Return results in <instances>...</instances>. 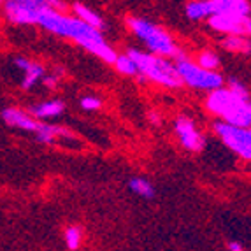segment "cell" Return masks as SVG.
Here are the masks:
<instances>
[{
	"label": "cell",
	"instance_id": "44dd1931",
	"mask_svg": "<svg viewBox=\"0 0 251 251\" xmlns=\"http://www.w3.org/2000/svg\"><path fill=\"white\" fill-rule=\"evenodd\" d=\"M81 243H83V232H81L79 226H69L67 230H65V244H67L69 250H79Z\"/></svg>",
	"mask_w": 251,
	"mask_h": 251
},
{
	"label": "cell",
	"instance_id": "ffe728a7",
	"mask_svg": "<svg viewBox=\"0 0 251 251\" xmlns=\"http://www.w3.org/2000/svg\"><path fill=\"white\" fill-rule=\"evenodd\" d=\"M197 65L205 71H218L220 67V58L214 51H202L197 58Z\"/></svg>",
	"mask_w": 251,
	"mask_h": 251
},
{
	"label": "cell",
	"instance_id": "52a82bcc",
	"mask_svg": "<svg viewBox=\"0 0 251 251\" xmlns=\"http://www.w3.org/2000/svg\"><path fill=\"white\" fill-rule=\"evenodd\" d=\"M213 30L225 35H248L251 28V18L235 13H214L209 18Z\"/></svg>",
	"mask_w": 251,
	"mask_h": 251
},
{
	"label": "cell",
	"instance_id": "30bf717a",
	"mask_svg": "<svg viewBox=\"0 0 251 251\" xmlns=\"http://www.w3.org/2000/svg\"><path fill=\"white\" fill-rule=\"evenodd\" d=\"M2 120L5 125L13 126L18 130H25V132H35L39 122L34 116H30L26 111L16 107H7L2 111Z\"/></svg>",
	"mask_w": 251,
	"mask_h": 251
},
{
	"label": "cell",
	"instance_id": "5bb4252c",
	"mask_svg": "<svg viewBox=\"0 0 251 251\" xmlns=\"http://www.w3.org/2000/svg\"><path fill=\"white\" fill-rule=\"evenodd\" d=\"M211 2H213L214 13H235L250 16V2L248 0H211Z\"/></svg>",
	"mask_w": 251,
	"mask_h": 251
},
{
	"label": "cell",
	"instance_id": "d6986e66",
	"mask_svg": "<svg viewBox=\"0 0 251 251\" xmlns=\"http://www.w3.org/2000/svg\"><path fill=\"white\" fill-rule=\"evenodd\" d=\"M113 65L116 67L118 72H122L125 75H137V67H135L134 60L130 58L128 54H118Z\"/></svg>",
	"mask_w": 251,
	"mask_h": 251
},
{
	"label": "cell",
	"instance_id": "484cf974",
	"mask_svg": "<svg viewBox=\"0 0 251 251\" xmlns=\"http://www.w3.org/2000/svg\"><path fill=\"white\" fill-rule=\"evenodd\" d=\"M18 2H26V4L37 5V7H48L46 0H18Z\"/></svg>",
	"mask_w": 251,
	"mask_h": 251
},
{
	"label": "cell",
	"instance_id": "9a60e30c",
	"mask_svg": "<svg viewBox=\"0 0 251 251\" xmlns=\"http://www.w3.org/2000/svg\"><path fill=\"white\" fill-rule=\"evenodd\" d=\"M214 13L213 2L211 0H193L186 5V16L193 21L207 20Z\"/></svg>",
	"mask_w": 251,
	"mask_h": 251
},
{
	"label": "cell",
	"instance_id": "cb8c5ba5",
	"mask_svg": "<svg viewBox=\"0 0 251 251\" xmlns=\"http://www.w3.org/2000/svg\"><path fill=\"white\" fill-rule=\"evenodd\" d=\"M58 79H60V72H56V74H50V75L44 74V77H42V81H44V84H46L48 88H56Z\"/></svg>",
	"mask_w": 251,
	"mask_h": 251
},
{
	"label": "cell",
	"instance_id": "83f0119b",
	"mask_svg": "<svg viewBox=\"0 0 251 251\" xmlns=\"http://www.w3.org/2000/svg\"><path fill=\"white\" fill-rule=\"evenodd\" d=\"M2 4H4V0H0V7H2Z\"/></svg>",
	"mask_w": 251,
	"mask_h": 251
},
{
	"label": "cell",
	"instance_id": "ac0fdd59",
	"mask_svg": "<svg viewBox=\"0 0 251 251\" xmlns=\"http://www.w3.org/2000/svg\"><path fill=\"white\" fill-rule=\"evenodd\" d=\"M223 48L234 53H250V41L246 35H226Z\"/></svg>",
	"mask_w": 251,
	"mask_h": 251
},
{
	"label": "cell",
	"instance_id": "d4e9b609",
	"mask_svg": "<svg viewBox=\"0 0 251 251\" xmlns=\"http://www.w3.org/2000/svg\"><path fill=\"white\" fill-rule=\"evenodd\" d=\"M226 248H228V251H244V246L239 241H230L226 244Z\"/></svg>",
	"mask_w": 251,
	"mask_h": 251
},
{
	"label": "cell",
	"instance_id": "3957f363",
	"mask_svg": "<svg viewBox=\"0 0 251 251\" xmlns=\"http://www.w3.org/2000/svg\"><path fill=\"white\" fill-rule=\"evenodd\" d=\"M126 54L134 60L141 81L150 79L156 84L167 86V88H179L181 86V79L176 72V67L167 58L153 53H144L139 50H128Z\"/></svg>",
	"mask_w": 251,
	"mask_h": 251
},
{
	"label": "cell",
	"instance_id": "7a4b0ae2",
	"mask_svg": "<svg viewBox=\"0 0 251 251\" xmlns=\"http://www.w3.org/2000/svg\"><path fill=\"white\" fill-rule=\"evenodd\" d=\"M207 109L211 113L222 118V122L232 123L235 126L250 128L251 125V104L248 90L241 81L230 79L228 88L211 90L207 102Z\"/></svg>",
	"mask_w": 251,
	"mask_h": 251
},
{
	"label": "cell",
	"instance_id": "4fadbf2b",
	"mask_svg": "<svg viewBox=\"0 0 251 251\" xmlns=\"http://www.w3.org/2000/svg\"><path fill=\"white\" fill-rule=\"evenodd\" d=\"M72 11H74V16L77 20H81L83 23L86 25L93 26L97 30H102L105 26V21L100 14H97L93 9H90L88 5H83V4H74L72 5Z\"/></svg>",
	"mask_w": 251,
	"mask_h": 251
},
{
	"label": "cell",
	"instance_id": "2e32d148",
	"mask_svg": "<svg viewBox=\"0 0 251 251\" xmlns=\"http://www.w3.org/2000/svg\"><path fill=\"white\" fill-rule=\"evenodd\" d=\"M35 139H37L39 143H44V144H51L56 141V137H62V135H69L67 132L63 128L56 125H48V123H42L39 122L37 128H35Z\"/></svg>",
	"mask_w": 251,
	"mask_h": 251
},
{
	"label": "cell",
	"instance_id": "8992f818",
	"mask_svg": "<svg viewBox=\"0 0 251 251\" xmlns=\"http://www.w3.org/2000/svg\"><path fill=\"white\" fill-rule=\"evenodd\" d=\"M214 132L223 141L228 150H232L237 156L244 160L251 158V132L244 126H235L226 122L214 123Z\"/></svg>",
	"mask_w": 251,
	"mask_h": 251
},
{
	"label": "cell",
	"instance_id": "7402d4cb",
	"mask_svg": "<svg viewBox=\"0 0 251 251\" xmlns=\"http://www.w3.org/2000/svg\"><path fill=\"white\" fill-rule=\"evenodd\" d=\"M79 105L84 109V111H99L102 107V100L99 97H93V95H86L81 99Z\"/></svg>",
	"mask_w": 251,
	"mask_h": 251
},
{
	"label": "cell",
	"instance_id": "ba28073f",
	"mask_svg": "<svg viewBox=\"0 0 251 251\" xmlns=\"http://www.w3.org/2000/svg\"><path fill=\"white\" fill-rule=\"evenodd\" d=\"M4 14L14 25H35L39 16L46 7H37V5L26 4V2H18V0H5Z\"/></svg>",
	"mask_w": 251,
	"mask_h": 251
},
{
	"label": "cell",
	"instance_id": "6da1fadb",
	"mask_svg": "<svg viewBox=\"0 0 251 251\" xmlns=\"http://www.w3.org/2000/svg\"><path fill=\"white\" fill-rule=\"evenodd\" d=\"M37 25H41L44 30L58 35V37L71 39L75 44H79L83 50L90 51L92 54H95L107 63H114L118 56L116 51L105 42L100 30L86 25L75 16H67V14L51 11L46 7L39 16Z\"/></svg>",
	"mask_w": 251,
	"mask_h": 251
},
{
	"label": "cell",
	"instance_id": "5b68a950",
	"mask_svg": "<svg viewBox=\"0 0 251 251\" xmlns=\"http://www.w3.org/2000/svg\"><path fill=\"white\" fill-rule=\"evenodd\" d=\"M174 67H176V72L179 75L181 84H186V86H192V88L197 90H209V92L223 86V75L220 72L205 71L181 53L176 56Z\"/></svg>",
	"mask_w": 251,
	"mask_h": 251
},
{
	"label": "cell",
	"instance_id": "277c9868",
	"mask_svg": "<svg viewBox=\"0 0 251 251\" xmlns=\"http://www.w3.org/2000/svg\"><path fill=\"white\" fill-rule=\"evenodd\" d=\"M126 25L128 28L134 32V35L139 41L144 42V46L150 50V53L158 54V56H172L176 58L179 54L176 42L171 35L162 28V26L151 23L150 20H144V18H126Z\"/></svg>",
	"mask_w": 251,
	"mask_h": 251
},
{
	"label": "cell",
	"instance_id": "4316f807",
	"mask_svg": "<svg viewBox=\"0 0 251 251\" xmlns=\"http://www.w3.org/2000/svg\"><path fill=\"white\" fill-rule=\"evenodd\" d=\"M150 120H151V123H155V125H158V123L162 122V120H160V116L155 113V111H153V113H150Z\"/></svg>",
	"mask_w": 251,
	"mask_h": 251
},
{
	"label": "cell",
	"instance_id": "7c38bea8",
	"mask_svg": "<svg viewBox=\"0 0 251 251\" xmlns=\"http://www.w3.org/2000/svg\"><path fill=\"white\" fill-rule=\"evenodd\" d=\"M65 111V104L58 99H54V100H46V102H41V104H34L30 105L28 109V114L30 116H34L37 122L41 120H51V118H58L63 114Z\"/></svg>",
	"mask_w": 251,
	"mask_h": 251
},
{
	"label": "cell",
	"instance_id": "9c48e42d",
	"mask_svg": "<svg viewBox=\"0 0 251 251\" xmlns=\"http://www.w3.org/2000/svg\"><path fill=\"white\" fill-rule=\"evenodd\" d=\"M174 128H176V134H177V137H179L181 144L188 151L199 153V151H202L205 148L204 135L199 132L195 123H193L190 118H177Z\"/></svg>",
	"mask_w": 251,
	"mask_h": 251
},
{
	"label": "cell",
	"instance_id": "603a6c76",
	"mask_svg": "<svg viewBox=\"0 0 251 251\" xmlns=\"http://www.w3.org/2000/svg\"><path fill=\"white\" fill-rule=\"evenodd\" d=\"M46 5H48V9H51V11H58V13H63L65 7H67L63 0H46Z\"/></svg>",
	"mask_w": 251,
	"mask_h": 251
},
{
	"label": "cell",
	"instance_id": "8fae6325",
	"mask_svg": "<svg viewBox=\"0 0 251 251\" xmlns=\"http://www.w3.org/2000/svg\"><path fill=\"white\" fill-rule=\"evenodd\" d=\"M14 65L18 67V71L23 72V81H21V86H23L25 90L34 88L39 81H42V77H44V72H46L42 65H39V63L32 62V60L25 58V56H18V58L14 60Z\"/></svg>",
	"mask_w": 251,
	"mask_h": 251
},
{
	"label": "cell",
	"instance_id": "e0dca14e",
	"mask_svg": "<svg viewBox=\"0 0 251 251\" xmlns=\"http://www.w3.org/2000/svg\"><path fill=\"white\" fill-rule=\"evenodd\" d=\"M128 188L132 193H135V195H139V197H143V199L155 197V188H153V184H151L148 179H144V177H132V179L128 181Z\"/></svg>",
	"mask_w": 251,
	"mask_h": 251
}]
</instances>
